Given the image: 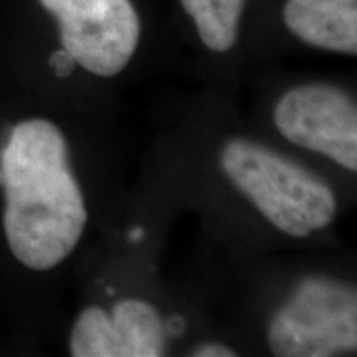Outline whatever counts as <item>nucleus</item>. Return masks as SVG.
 Listing matches in <instances>:
<instances>
[{"label": "nucleus", "instance_id": "f257e3e1", "mask_svg": "<svg viewBox=\"0 0 357 357\" xmlns=\"http://www.w3.org/2000/svg\"><path fill=\"white\" fill-rule=\"evenodd\" d=\"M0 171L13 257L30 270H52L77 248L88 222L65 136L47 119L19 123L0 154Z\"/></svg>", "mask_w": 357, "mask_h": 357}, {"label": "nucleus", "instance_id": "f03ea898", "mask_svg": "<svg viewBox=\"0 0 357 357\" xmlns=\"http://www.w3.org/2000/svg\"><path fill=\"white\" fill-rule=\"evenodd\" d=\"M222 171L261 215L287 235L303 238L326 229L337 200L321 178L248 139H230L220 153Z\"/></svg>", "mask_w": 357, "mask_h": 357}, {"label": "nucleus", "instance_id": "7ed1b4c3", "mask_svg": "<svg viewBox=\"0 0 357 357\" xmlns=\"http://www.w3.org/2000/svg\"><path fill=\"white\" fill-rule=\"evenodd\" d=\"M268 344L278 357H329L356 351V289L329 278L303 281L271 321Z\"/></svg>", "mask_w": 357, "mask_h": 357}, {"label": "nucleus", "instance_id": "20e7f679", "mask_svg": "<svg viewBox=\"0 0 357 357\" xmlns=\"http://www.w3.org/2000/svg\"><path fill=\"white\" fill-rule=\"evenodd\" d=\"M60 26L63 50L96 77L126 68L137 50L141 22L131 0H38Z\"/></svg>", "mask_w": 357, "mask_h": 357}, {"label": "nucleus", "instance_id": "39448f33", "mask_svg": "<svg viewBox=\"0 0 357 357\" xmlns=\"http://www.w3.org/2000/svg\"><path fill=\"white\" fill-rule=\"evenodd\" d=\"M275 126L293 144L357 169V109L347 93L331 84H303L281 96Z\"/></svg>", "mask_w": 357, "mask_h": 357}, {"label": "nucleus", "instance_id": "423d86ee", "mask_svg": "<svg viewBox=\"0 0 357 357\" xmlns=\"http://www.w3.org/2000/svg\"><path fill=\"white\" fill-rule=\"evenodd\" d=\"M73 357H159L166 354V326L142 300H123L106 312L100 306L82 311L71 329Z\"/></svg>", "mask_w": 357, "mask_h": 357}, {"label": "nucleus", "instance_id": "0eeeda50", "mask_svg": "<svg viewBox=\"0 0 357 357\" xmlns=\"http://www.w3.org/2000/svg\"><path fill=\"white\" fill-rule=\"evenodd\" d=\"M284 25L311 47L357 53V0H287Z\"/></svg>", "mask_w": 357, "mask_h": 357}, {"label": "nucleus", "instance_id": "6e6552de", "mask_svg": "<svg viewBox=\"0 0 357 357\" xmlns=\"http://www.w3.org/2000/svg\"><path fill=\"white\" fill-rule=\"evenodd\" d=\"M247 0H181L187 15L194 20L200 40L208 50L225 53L238 37Z\"/></svg>", "mask_w": 357, "mask_h": 357}, {"label": "nucleus", "instance_id": "1a4fd4ad", "mask_svg": "<svg viewBox=\"0 0 357 357\" xmlns=\"http://www.w3.org/2000/svg\"><path fill=\"white\" fill-rule=\"evenodd\" d=\"M73 58H71L68 53H66L63 48L60 52H55L50 58V66L55 70V73L58 77H66V75L71 73L73 70Z\"/></svg>", "mask_w": 357, "mask_h": 357}, {"label": "nucleus", "instance_id": "9d476101", "mask_svg": "<svg viewBox=\"0 0 357 357\" xmlns=\"http://www.w3.org/2000/svg\"><path fill=\"white\" fill-rule=\"evenodd\" d=\"M192 354L195 357H234L236 356V352L227 346L215 344V342H208V344L195 347Z\"/></svg>", "mask_w": 357, "mask_h": 357}, {"label": "nucleus", "instance_id": "9b49d317", "mask_svg": "<svg viewBox=\"0 0 357 357\" xmlns=\"http://www.w3.org/2000/svg\"><path fill=\"white\" fill-rule=\"evenodd\" d=\"M0 185H2V171H0Z\"/></svg>", "mask_w": 357, "mask_h": 357}]
</instances>
